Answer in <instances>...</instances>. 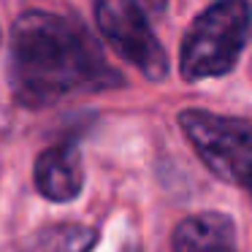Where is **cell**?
Returning a JSON list of instances; mask_svg holds the SVG:
<instances>
[{
    "mask_svg": "<svg viewBox=\"0 0 252 252\" xmlns=\"http://www.w3.org/2000/svg\"><path fill=\"white\" fill-rule=\"evenodd\" d=\"M8 79L17 103L28 109L122 84L93 35L79 22L49 11H25L14 22Z\"/></svg>",
    "mask_w": 252,
    "mask_h": 252,
    "instance_id": "6da1fadb",
    "label": "cell"
},
{
    "mask_svg": "<svg viewBox=\"0 0 252 252\" xmlns=\"http://www.w3.org/2000/svg\"><path fill=\"white\" fill-rule=\"evenodd\" d=\"M252 30L250 0H214L187 28L179 49L185 82L228 76L236 68Z\"/></svg>",
    "mask_w": 252,
    "mask_h": 252,
    "instance_id": "7a4b0ae2",
    "label": "cell"
},
{
    "mask_svg": "<svg viewBox=\"0 0 252 252\" xmlns=\"http://www.w3.org/2000/svg\"><path fill=\"white\" fill-rule=\"evenodd\" d=\"M179 127L214 176L252 195V122L185 109Z\"/></svg>",
    "mask_w": 252,
    "mask_h": 252,
    "instance_id": "3957f363",
    "label": "cell"
},
{
    "mask_svg": "<svg viewBox=\"0 0 252 252\" xmlns=\"http://www.w3.org/2000/svg\"><path fill=\"white\" fill-rule=\"evenodd\" d=\"M95 22L109 46L149 82L168 76V55L138 0H95Z\"/></svg>",
    "mask_w": 252,
    "mask_h": 252,
    "instance_id": "277c9868",
    "label": "cell"
},
{
    "mask_svg": "<svg viewBox=\"0 0 252 252\" xmlns=\"http://www.w3.org/2000/svg\"><path fill=\"white\" fill-rule=\"evenodd\" d=\"M35 187L55 203H68L84 187L82 155L73 144H55L35 160Z\"/></svg>",
    "mask_w": 252,
    "mask_h": 252,
    "instance_id": "5b68a950",
    "label": "cell"
},
{
    "mask_svg": "<svg viewBox=\"0 0 252 252\" xmlns=\"http://www.w3.org/2000/svg\"><path fill=\"white\" fill-rule=\"evenodd\" d=\"M174 252H236V228L228 214L201 212L174 230Z\"/></svg>",
    "mask_w": 252,
    "mask_h": 252,
    "instance_id": "8992f818",
    "label": "cell"
},
{
    "mask_svg": "<svg viewBox=\"0 0 252 252\" xmlns=\"http://www.w3.org/2000/svg\"><path fill=\"white\" fill-rule=\"evenodd\" d=\"M98 244V230L79 222H60L38 230L30 239L28 252H93Z\"/></svg>",
    "mask_w": 252,
    "mask_h": 252,
    "instance_id": "52a82bcc",
    "label": "cell"
},
{
    "mask_svg": "<svg viewBox=\"0 0 252 252\" xmlns=\"http://www.w3.org/2000/svg\"><path fill=\"white\" fill-rule=\"evenodd\" d=\"M141 3L147 6V11H152V14H163L165 6H168V0H141Z\"/></svg>",
    "mask_w": 252,
    "mask_h": 252,
    "instance_id": "ba28073f",
    "label": "cell"
}]
</instances>
